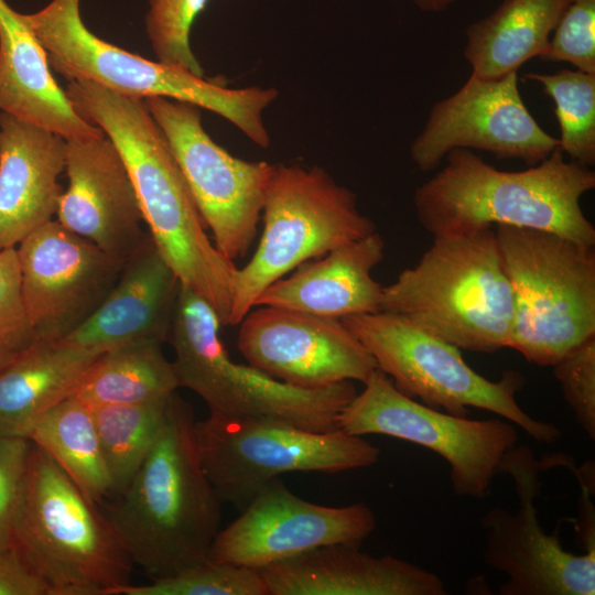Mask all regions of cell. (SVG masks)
<instances>
[{"mask_svg":"<svg viewBox=\"0 0 595 595\" xmlns=\"http://www.w3.org/2000/svg\"><path fill=\"white\" fill-rule=\"evenodd\" d=\"M380 311L459 349L491 354L508 347L512 292L494 228L433 237L418 263L382 288Z\"/></svg>","mask_w":595,"mask_h":595,"instance_id":"cell-5","label":"cell"},{"mask_svg":"<svg viewBox=\"0 0 595 595\" xmlns=\"http://www.w3.org/2000/svg\"><path fill=\"white\" fill-rule=\"evenodd\" d=\"M180 388L173 363L162 343L136 340L102 353L84 375L72 397L90 408L165 398Z\"/></svg>","mask_w":595,"mask_h":595,"instance_id":"cell-28","label":"cell"},{"mask_svg":"<svg viewBox=\"0 0 595 595\" xmlns=\"http://www.w3.org/2000/svg\"><path fill=\"white\" fill-rule=\"evenodd\" d=\"M340 321L407 397L458 416H466L469 407L493 412L538 443L562 437L555 424L536 420L518 403L526 383L519 371L505 370L489 380L466 364L459 348L398 314L379 311Z\"/></svg>","mask_w":595,"mask_h":595,"instance_id":"cell-9","label":"cell"},{"mask_svg":"<svg viewBox=\"0 0 595 595\" xmlns=\"http://www.w3.org/2000/svg\"><path fill=\"white\" fill-rule=\"evenodd\" d=\"M220 320L198 294L180 284L169 339L180 387L199 396L209 413L283 421L316 432L338 429L356 396L351 381L302 389L251 365L234 361L220 338Z\"/></svg>","mask_w":595,"mask_h":595,"instance_id":"cell-8","label":"cell"},{"mask_svg":"<svg viewBox=\"0 0 595 595\" xmlns=\"http://www.w3.org/2000/svg\"><path fill=\"white\" fill-rule=\"evenodd\" d=\"M385 241L374 231L270 284L255 306L269 305L342 320L380 311L382 285L371 272L382 260Z\"/></svg>","mask_w":595,"mask_h":595,"instance_id":"cell-23","label":"cell"},{"mask_svg":"<svg viewBox=\"0 0 595 595\" xmlns=\"http://www.w3.org/2000/svg\"><path fill=\"white\" fill-rule=\"evenodd\" d=\"M268 595H445L433 572L360 545L333 543L257 570Z\"/></svg>","mask_w":595,"mask_h":595,"instance_id":"cell-20","label":"cell"},{"mask_svg":"<svg viewBox=\"0 0 595 595\" xmlns=\"http://www.w3.org/2000/svg\"><path fill=\"white\" fill-rule=\"evenodd\" d=\"M495 227L512 292L508 347L552 367L595 335V246L549 231Z\"/></svg>","mask_w":595,"mask_h":595,"instance_id":"cell-7","label":"cell"},{"mask_svg":"<svg viewBox=\"0 0 595 595\" xmlns=\"http://www.w3.org/2000/svg\"><path fill=\"white\" fill-rule=\"evenodd\" d=\"M249 365L302 389L365 382L377 364L340 320L284 307L253 306L238 324Z\"/></svg>","mask_w":595,"mask_h":595,"instance_id":"cell-18","label":"cell"},{"mask_svg":"<svg viewBox=\"0 0 595 595\" xmlns=\"http://www.w3.org/2000/svg\"><path fill=\"white\" fill-rule=\"evenodd\" d=\"M262 213L258 246L235 272L229 326L238 325L270 284L299 266L376 231L355 194L320 166L274 165Z\"/></svg>","mask_w":595,"mask_h":595,"instance_id":"cell-10","label":"cell"},{"mask_svg":"<svg viewBox=\"0 0 595 595\" xmlns=\"http://www.w3.org/2000/svg\"><path fill=\"white\" fill-rule=\"evenodd\" d=\"M209 0H150L145 32L158 62L204 76L190 35L193 23Z\"/></svg>","mask_w":595,"mask_h":595,"instance_id":"cell-32","label":"cell"},{"mask_svg":"<svg viewBox=\"0 0 595 595\" xmlns=\"http://www.w3.org/2000/svg\"><path fill=\"white\" fill-rule=\"evenodd\" d=\"M65 139L0 113V250L52 220L63 193Z\"/></svg>","mask_w":595,"mask_h":595,"instance_id":"cell-22","label":"cell"},{"mask_svg":"<svg viewBox=\"0 0 595 595\" xmlns=\"http://www.w3.org/2000/svg\"><path fill=\"white\" fill-rule=\"evenodd\" d=\"M0 595H50L47 586L12 549L0 551Z\"/></svg>","mask_w":595,"mask_h":595,"instance_id":"cell-37","label":"cell"},{"mask_svg":"<svg viewBox=\"0 0 595 595\" xmlns=\"http://www.w3.org/2000/svg\"><path fill=\"white\" fill-rule=\"evenodd\" d=\"M445 159L413 196L416 217L433 237L509 225L595 246L594 225L581 206L595 187V173L565 161L560 147L523 171L498 170L469 149H454Z\"/></svg>","mask_w":595,"mask_h":595,"instance_id":"cell-3","label":"cell"},{"mask_svg":"<svg viewBox=\"0 0 595 595\" xmlns=\"http://www.w3.org/2000/svg\"><path fill=\"white\" fill-rule=\"evenodd\" d=\"M571 0H502L487 17L465 31L464 57L472 75L502 77L547 50Z\"/></svg>","mask_w":595,"mask_h":595,"instance_id":"cell-26","label":"cell"},{"mask_svg":"<svg viewBox=\"0 0 595 595\" xmlns=\"http://www.w3.org/2000/svg\"><path fill=\"white\" fill-rule=\"evenodd\" d=\"M11 549L50 595H115L131 583L134 564L106 513L32 442Z\"/></svg>","mask_w":595,"mask_h":595,"instance_id":"cell-4","label":"cell"},{"mask_svg":"<svg viewBox=\"0 0 595 595\" xmlns=\"http://www.w3.org/2000/svg\"><path fill=\"white\" fill-rule=\"evenodd\" d=\"M31 441L0 434V551L11 549L15 510L25 475Z\"/></svg>","mask_w":595,"mask_h":595,"instance_id":"cell-35","label":"cell"},{"mask_svg":"<svg viewBox=\"0 0 595 595\" xmlns=\"http://www.w3.org/2000/svg\"><path fill=\"white\" fill-rule=\"evenodd\" d=\"M144 102L215 246L234 262L245 257L257 236L274 165L231 155L205 131L201 108L194 104L165 97Z\"/></svg>","mask_w":595,"mask_h":595,"instance_id":"cell-13","label":"cell"},{"mask_svg":"<svg viewBox=\"0 0 595 595\" xmlns=\"http://www.w3.org/2000/svg\"><path fill=\"white\" fill-rule=\"evenodd\" d=\"M338 429L358 436H392L435 452L450 466L454 494L475 499L489 495L502 456L518 441L511 422L433 409L400 392L378 368L339 414Z\"/></svg>","mask_w":595,"mask_h":595,"instance_id":"cell-12","label":"cell"},{"mask_svg":"<svg viewBox=\"0 0 595 595\" xmlns=\"http://www.w3.org/2000/svg\"><path fill=\"white\" fill-rule=\"evenodd\" d=\"M554 102L559 147L572 161L595 164V74L567 68L553 74L527 73Z\"/></svg>","mask_w":595,"mask_h":595,"instance_id":"cell-30","label":"cell"},{"mask_svg":"<svg viewBox=\"0 0 595 595\" xmlns=\"http://www.w3.org/2000/svg\"><path fill=\"white\" fill-rule=\"evenodd\" d=\"M19 435L46 452L76 486L96 504L112 495L93 410L74 397L51 407Z\"/></svg>","mask_w":595,"mask_h":595,"instance_id":"cell-27","label":"cell"},{"mask_svg":"<svg viewBox=\"0 0 595 595\" xmlns=\"http://www.w3.org/2000/svg\"><path fill=\"white\" fill-rule=\"evenodd\" d=\"M24 307L34 339L60 340L101 304L126 260L50 220L17 248Z\"/></svg>","mask_w":595,"mask_h":595,"instance_id":"cell-17","label":"cell"},{"mask_svg":"<svg viewBox=\"0 0 595 595\" xmlns=\"http://www.w3.org/2000/svg\"><path fill=\"white\" fill-rule=\"evenodd\" d=\"M563 398L576 422L595 440V335L569 350L553 366Z\"/></svg>","mask_w":595,"mask_h":595,"instance_id":"cell-33","label":"cell"},{"mask_svg":"<svg viewBox=\"0 0 595 595\" xmlns=\"http://www.w3.org/2000/svg\"><path fill=\"white\" fill-rule=\"evenodd\" d=\"M0 110L64 139L102 133L75 110L23 13L6 0H0Z\"/></svg>","mask_w":595,"mask_h":595,"instance_id":"cell-24","label":"cell"},{"mask_svg":"<svg viewBox=\"0 0 595 595\" xmlns=\"http://www.w3.org/2000/svg\"><path fill=\"white\" fill-rule=\"evenodd\" d=\"M172 394L138 403L91 408L111 480V497L126 489L156 442Z\"/></svg>","mask_w":595,"mask_h":595,"instance_id":"cell-29","label":"cell"},{"mask_svg":"<svg viewBox=\"0 0 595 595\" xmlns=\"http://www.w3.org/2000/svg\"><path fill=\"white\" fill-rule=\"evenodd\" d=\"M68 187L62 193L57 221L107 253L127 260L148 234L126 163L102 132L65 139Z\"/></svg>","mask_w":595,"mask_h":595,"instance_id":"cell-19","label":"cell"},{"mask_svg":"<svg viewBox=\"0 0 595 595\" xmlns=\"http://www.w3.org/2000/svg\"><path fill=\"white\" fill-rule=\"evenodd\" d=\"M456 0H413L414 4L423 12L441 13L446 11Z\"/></svg>","mask_w":595,"mask_h":595,"instance_id":"cell-39","label":"cell"},{"mask_svg":"<svg viewBox=\"0 0 595 595\" xmlns=\"http://www.w3.org/2000/svg\"><path fill=\"white\" fill-rule=\"evenodd\" d=\"M80 0H52L23 14L43 46L50 67L71 80H87L123 96L165 97L215 112L261 148L270 144L262 113L274 88H228L193 73L152 62L96 36L84 23Z\"/></svg>","mask_w":595,"mask_h":595,"instance_id":"cell-6","label":"cell"},{"mask_svg":"<svg viewBox=\"0 0 595 595\" xmlns=\"http://www.w3.org/2000/svg\"><path fill=\"white\" fill-rule=\"evenodd\" d=\"M376 517L365 502L329 507L305 500L272 479L216 534L208 560L260 570L333 543H361Z\"/></svg>","mask_w":595,"mask_h":595,"instance_id":"cell-16","label":"cell"},{"mask_svg":"<svg viewBox=\"0 0 595 595\" xmlns=\"http://www.w3.org/2000/svg\"><path fill=\"white\" fill-rule=\"evenodd\" d=\"M75 110L115 143L131 176L143 221L180 283L202 296L228 325L235 262L209 239L205 224L144 99L87 80H71Z\"/></svg>","mask_w":595,"mask_h":595,"instance_id":"cell-1","label":"cell"},{"mask_svg":"<svg viewBox=\"0 0 595 595\" xmlns=\"http://www.w3.org/2000/svg\"><path fill=\"white\" fill-rule=\"evenodd\" d=\"M115 595H268L257 570L207 560L147 584H127Z\"/></svg>","mask_w":595,"mask_h":595,"instance_id":"cell-31","label":"cell"},{"mask_svg":"<svg viewBox=\"0 0 595 595\" xmlns=\"http://www.w3.org/2000/svg\"><path fill=\"white\" fill-rule=\"evenodd\" d=\"M25 348L20 347L0 328V372L6 369Z\"/></svg>","mask_w":595,"mask_h":595,"instance_id":"cell-38","label":"cell"},{"mask_svg":"<svg viewBox=\"0 0 595 595\" xmlns=\"http://www.w3.org/2000/svg\"><path fill=\"white\" fill-rule=\"evenodd\" d=\"M180 281L150 235L125 262L96 311L63 340L102 354L136 342L169 339Z\"/></svg>","mask_w":595,"mask_h":595,"instance_id":"cell-21","label":"cell"},{"mask_svg":"<svg viewBox=\"0 0 595 595\" xmlns=\"http://www.w3.org/2000/svg\"><path fill=\"white\" fill-rule=\"evenodd\" d=\"M100 355L63 339H34L0 372V434L19 435L36 416L71 397Z\"/></svg>","mask_w":595,"mask_h":595,"instance_id":"cell-25","label":"cell"},{"mask_svg":"<svg viewBox=\"0 0 595 595\" xmlns=\"http://www.w3.org/2000/svg\"><path fill=\"white\" fill-rule=\"evenodd\" d=\"M112 498L104 512L150 581L208 560L220 530L221 500L202 464L193 408L176 392L156 442Z\"/></svg>","mask_w":595,"mask_h":595,"instance_id":"cell-2","label":"cell"},{"mask_svg":"<svg viewBox=\"0 0 595 595\" xmlns=\"http://www.w3.org/2000/svg\"><path fill=\"white\" fill-rule=\"evenodd\" d=\"M0 328L22 348L34 342L22 296L15 247L0 250Z\"/></svg>","mask_w":595,"mask_h":595,"instance_id":"cell-36","label":"cell"},{"mask_svg":"<svg viewBox=\"0 0 595 595\" xmlns=\"http://www.w3.org/2000/svg\"><path fill=\"white\" fill-rule=\"evenodd\" d=\"M540 58L595 74V0L570 1Z\"/></svg>","mask_w":595,"mask_h":595,"instance_id":"cell-34","label":"cell"},{"mask_svg":"<svg viewBox=\"0 0 595 595\" xmlns=\"http://www.w3.org/2000/svg\"><path fill=\"white\" fill-rule=\"evenodd\" d=\"M196 436L204 470L221 502L240 510L283 474H335L370 467L380 458L379 447L363 436L271 419L209 413L196 421Z\"/></svg>","mask_w":595,"mask_h":595,"instance_id":"cell-11","label":"cell"},{"mask_svg":"<svg viewBox=\"0 0 595 595\" xmlns=\"http://www.w3.org/2000/svg\"><path fill=\"white\" fill-rule=\"evenodd\" d=\"M559 147L526 107L517 72L484 79L470 75L453 95L435 102L410 147L423 172L436 169L454 149H477L498 159H520L530 166Z\"/></svg>","mask_w":595,"mask_h":595,"instance_id":"cell-15","label":"cell"},{"mask_svg":"<svg viewBox=\"0 0 595 595\" xmlns=\"http://www.w3.org/2000/svg\"><path fill=\"white\" fill-rule=\"evenodd\" d=\"M543 469V461L523 444L502 456L498 474L513 479L518 509L511 513L494 507L480 518L484 562L507 576L498 588L500 595H594L595 547L573 554L560 543L558 529L548 534L540 526L534 500Z\"/></svg>","mask_w":595,"mask_h":595,"instance_id":"cell-14","label":"cell"}]
</instances>
